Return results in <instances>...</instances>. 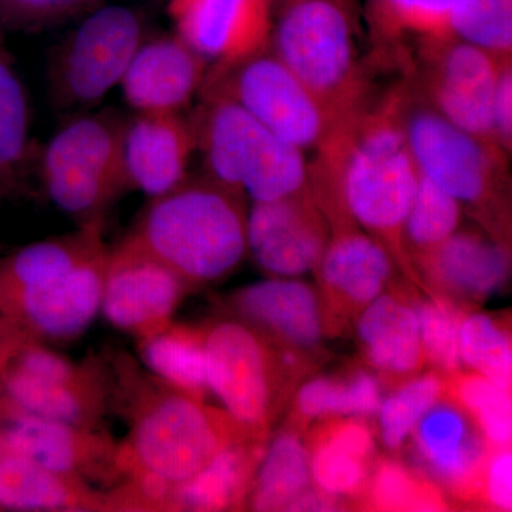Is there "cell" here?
<instances>
[{
  "mask_svg": "<svg viewBox=\"0 0 512 512\" xmlns=\"http://www.w3.org/2000/svg\"><path fill=\"white\" fill-rule=\"evenodd\" d=\"M414 312L419 322L424 357L444 372H456L461 363L458 350L461 313L443 301L420 303Z\"/></svg>",
  "mask_w": 512,
  "mask_h": 512,
  "instance_id": "cell-38",
  "label": "cell"
},
{
  "mask_svg": "<svg viewBox=\"0 0 512 512\" xmlns=\"http://www.w3.org/2000/svg\"><path fill=\"white\" fill-rule=\"evenodd\" d=\"M420 258L439 288L471 301L497 291L508 275L505 249L471 232H454Z\"/></svg>",
  "mask_w": 512,
  "mask_h": 512,
  "instance_id": "cell-24",
  "label": "cell"
},
{
  "mask_svg": "<svg viewBox=\"0 0 512 512\" xmlns=\"http://www.w3.org/2000/svg\"><path fill=\"white\" fill-rule=\"evenodd\" d=\"M0 393L23 412L89 430L101 429L111 406L109 372L99 359L64 379H36L8 366Z\"/></svg>",
  "mask_w": 512,
  "mask_h": 512,
  "instance_id": "cell-19",
  "label": "cell"
},
{
  "mask_svg": "<svg viewBox=\"0 0 512 512\" xmlns=\"http://www.w3.org/2000/svg\"><path fill=\"white\" fill-rule=\"evenodd\" d=\"M370 363L392 375H410L423 363L416 312L392 295H379L357 323Z\"/></svg>",
  "mask_w": 512,
  "mask_h": 512,
  "instance_id": "cell-27",
  "label": "cell"
},
{
  "mask_svg": "<svg viewBox=\"0 0 512 512\" xmlns=\"http://www.w3.org/2000/svg\"><path fill=\"white\" fill-rule=\"evenodd\" d=\"M168 15L175 35L212 67L235 66L271 45V0H170Z\"/></svg>",
  "mask_w": 512,
  "mask_h": 512,
  "instance_id": "cell-14",
  "label": "cell"
},
{
  "mask_svg": "<svg viewBox=\"0 0 512 512\" xmlns=\"http://www.w3.org/2000/svg\"><path fill=\"white\" fill-rule=\"evenodd\" d=\"M104 218L84 222L79 231L33 242L0 261V302L26 291L46 288L106 248Z\"/></svg>",
  "mask_w": 512,
  "mask_h": 512,
  "instance_id": "cell-23",
  "label": "cell"
},
{
  "mask_svg": "<svg viewBox=\"0 0 512 512\" xmlns=\"http://www.w3.org/2000/svg\"><path fill=\"white\" fill-rule=\"evenodd\" d=\"M194 127L210 177L254 202L278 200L308 188L301 148L262 126L235 101L204 94Z\"/></svg>",
  "mask_w": 512,
  "mask_h": 512,
  "instance_id": "cell-4",
  "label": "cell"
},
{
  "mask_svg": "<svg viewBox=\"0 0 512 512\" xmlns=\"http://www.w3.org/2000/svg\"><path fill=\"white\" fill-rule=\"evenodd\" d=\"M427 49L433 60L427 93L434 110L461 130L497 144L493 99L501 57L450 40Z\"/></svg>",
  "mask_w": 512,
  "mask_h": 512,
  "instance_id": "cell-16",
  "label": "cell"
},
{
  "mask_svg": "<svg viewBox=\"0 0 512 512\" xmlns=\"http://www.w3.org/2000/svg\"><path fill=\"white\" fill-rule=\"evenodd\" d=\"M443 382L437 375L413 380L380 404L383 443L399 448L412 434L424 413L443 396Z\"/></svg>",
  "mask_w": 512,
  "mask_h": 512,
  "instance_id": "cell-37",
  "label": "cell"
},
{
  "mask_svg": "<svg viewBox=\"0 0 512 512\" xmlns=\"http://www.w3.org/2000/svg\"><path fill=\"white\" fill-rule=\"evenodd\" d=\"M191 286L124 239L110 248L100 311L114 328L148 338L167 328Z\"/></svg>",
  "mask_w": 512,
  "mask_h": 512,
  "instance_id": "cell-11",
  "label": "cell"
},
{
  "mask_svg": "<svg viewBox=\"0 0 512 512\" xmlns=\"http://www.w3.org/2000/svg\"><path fill=\"white\" fill-rule=\"evenodd\" d=\"M99 0H0V28L40 30L59 25Z\"/></svg>",
  "mask_w": 512,
  "mask_h": 512,
  "instance_id": "cell-40",
  "label": "cell"
},
{
  "mask_svg": "<svg viewBox=\"0 0 512 512\" xmlns=\"http://www.w3.org/2000/svg\"><path fill=\"white\" fill-rule=\"evenodd\" d=\"M326 245L318 266L332 298L348 308L365 309L382 295L392 274V256L369 234L342 225Z\"/></svg>",
  "mask_w": 512,
  "mask_h": 512,
  "instance_id": "cell-22",
  "label": "cell"
},
{
  "mask_svg": "<svg viewBox=\"0 0 512 512\" xmlns=\"http://www.w3.org/2000/svg\"><path fill=\"white\" fill-rule=\"evenodd\" d=\"M373 501L383 510H437L439 503L429 491L417 485L416 480L399 464L386 463L377 474L373 485Z\"/></svg>",
  "mask_w": 512,
  "mask_h": 512,
  "instance_id": "cell-41",
  "label": "cell"
},
{
  "mask_svg": "<svg viewBox=\"0 0 512 512\" xmlns=\"http://www.w3.org/2000/svg\"><path fill=\"white\" fill-rule=\"evenodd\" d=\"M232 305L251 325L271 330L296 346L311 348L322 338L318 301L308 285L271 279L242 289Z\"/></svg>",
  "mask_w": 512,
  "mask_h": 512,
  "instance_id": "cell-25",
  "label": "cell"
},
{
  "mask_svg": "<svg viewBox=\"0 0 512 512\" xmlns=\"http://www.w3.org/2000/svg\"><path fill=\"white\" fill-rule=\"evenodd\" d=\"M375 451L373 437L365 424L343 421L325 430L315 441L309 468L323 493H356L367 477V464Z\"/></svg>",
  "mask_w": 512,
  "mask_h": 512,
  "instance_id": "cell-30",
  "label": "cell"
},
{
  "mask_svg": "<svg viewBox=\"0 0 512 512\" xmlns=\"http://www.w3.org/2000/svg\"><path fill=\"white\" fill-rule=\"evenodd\" d=\"M404 110V94L394 93L375 109L363 103L340 117L309 168L313 195L328 208L336 205L339 217L348 215L399 259L406 256L404 222L420 177Z\"/></svg>",
  "mask_w": 512,
  "mask_h": 512,
  "instance_id": "cell-2",
  "label": "cell"
},
{
  "mask_svg": "<svg viewBox=\"0 0 512 512\" xmlns=\"http://www.w3.org/2000/svg\"><path fill=\"white\" fill-rule=\"evenodd\" d=\"M458 402L476 420L485 439L497 447H507L512 436L510 390L480 375L460 377Z\"/></svg>",
  "mask_w": 512,
  "mask_h": 512,
  "instance_id": "cell-36",
  "label": "cell"
},
{
  "mask_svg": "<svg viewBox=\"0 0 512 512\" xmlns=\"http://www.w3.org/2000/svg\"><path fill=\"white\" fill-rule=\"evenodd\" d=\"M271 42L275 57L339 120L362 106L365 84L348 16L329 0H296Z\"/></svg>",
  "mask_w": 512,
  "mask_h": 512,
  "instance_id": "cell-6",
  "label": "cell"
},
{
  "mask_svg": "<svg viewBox=\"0 0 512 512\" xmlns=\"http://www.w3.org/2000/svg\"><path fill=\"white\" fill-rule=\"evenodd\" d=\"M0 507L18 511H117L113 491L56 473L29 458L0 457Z\"/></svg>",
  "mask_w": 512,
  "mask_h": 512,
  "instance_id": "cell-21",
  "label": "cell"
},
{
  "mask_svg": "<svg viewBox=\"0 0 512 512\" xmlns=\"http://www.w3.org/2000/svg\"><path fill=\"white\" fill-rule=\"evenodd\" d=\"M458 350L461 362L476 370L477 375L510 390L511 342L494 319L485 315H471L461 320Z\"/></svg>",
  "mask_w": 512,
  "mask_h": 512,
  "instance_id": "cell-34",
  "label": "cell"
},
{
  "mask_svg": "<svg viewBox=\"0 0 512 512\" xmlns=\"http://www.w3.org/2000/svg\"><path fill=\"white\" fill-rule=\"evenodd\" d=\"M477 426L461 404L439 399L412 431L421 466L460 493H473L487 468V441Z\"/></svg>",
  "mask_w": 512,
  "mask_h": 512,
  "instance_id": "cell-18",
  "label": "cell"
},
{
  "mask_svg": "<svg viewBox=\"0 0 512 512\" xmlns=\"http://www.w3.org/2000/svg\"><path fill=\"white\" fill-rule=\"evenodd\" d=\"M195 148L194 127L180 113H138L124 131L128 188L150 198L173 190L187 178Z\"/></svg>",
  "mask_w": 512,
  "mask_h": 512,
  "instance_id": "cell-20",
  "label": "cell"
},
{
  "mask_svg": "<svg viewBox=\"0 0 512 512\" xmlns=\"http://www.w3.org/2000/svg\"><path fill=\"white\" fill-rule=\"evenodd\" d=\"M494 136L504 151L511 150L512 138V69L511 56L501 57L493 99Z\"/></svg>",
  "mask_w": 512,
  "mask_h": 512,
  "instance_id": "cell-42",
  "label": "cell"
},
{
  "mask_svg": "<svg viewBox=\"0 0 512 512\" xmlns=\"http://www.w3.org/2000/svg\"><path fill=\"white\" fill-rule=\"evenodd\" d=\"M109 370L110 404L130 421L119 443L117 485L123 511H167L174 488L190 480L237 441L258 439L231 414L205 406L130 357Z\"/></svg>",
  "mask_w": 512,
  "mask_h": 512,
  "instance_id": "cell-1",
  "label": "cell"
},
{
  "mask_svg": "<svg viewBox=\"0 0 512 512\" xmlns=\"http://www.w3.org/2000/svg\"><path fill=\"white\" fill-rule=\"evenodd\" d=\"M247 242L256 264L269 274L291 278L316 268L329 241L313 191L254 202Z\"/></svg>",
  "mask_w": 512,
  "mask_h": 512,
  "instance_id": "cell-15",
  "label": "cell"
},
{
  "mask_svg": "<svg viewBox=\"0 0 512 512\" xmlns=\"http://www.w3.org/2000/svg\"><path fill=\"white\" fill-rule=\"evenodd\" d=\"M124 131L126 121L116 114L80 113L40 154L39 175L47 197L80 225L104 218L111 202L128 188Z\"/></svg>",
  "mask_w": 512,
  "mask_h": 512,
  "instance_id": "cell-5",
  "label": "cell"
},
{
  "mask_svg": "<svg viewBox=\"0 0 512 512\" xmlns=\"http://www.w3.org/2000/svg\"><path fill=\"white\" fill-rule=\"evenodd\" d=\"M6 453H9V451L5 446V441H3L2 434H0V457L5 456Z\"/></svg>",
  "mask_w": 512,
  "mask_h": 512,
  "instance_id": "cell-45",
  "label": "cell"
},
{
  "mask_svg": "<svg viewBox=\"0 0 512 512\" xmlns=\"http://www.w3.org/2000/svg\"><path fill=\"white\" fill-rule=\"evenodd\" d=\"M109 254L100 249L52 285L0 302V315L37 342L79 338L100 312Z\"/></svg>",
  "mask_w": 512,
  "mask_h": 512,
  "instance_id": "cell-13",
  "label": "cell"
},
{
  "mask_svg": "<svg viewBox=\"0 0 512 512\" xmlns=\"http://www.w3.org/2000/svg\"><path fill=\"white\" fill-rule=\"evenodd\" d=\"M0 434L9 453L29 458L40 466L107 485L121 483L119 443L101 430L83 429L42 419L18 409L0 396Z\"/></svg>",
  "mask_w": 512,
  "mask_h": 512,
  "instance_id": "cell-10",
  "label": "cell"
},
{
  "mask_svg": "<svg viewBox=\"0 0 512 512\" xmlns=\"http://www.w3.org/2000/svg\"><path fill=\"white\" fill-rule=\"evenodd\" d=\"M487 497L494 507L510 511L512 507V457L504 450L488 461L485 468Z\"/></svg>",
  "mask_w": 512,
  "mask_h": 512,
  "instance_id": "cell-43",
  "label": "cell"
},
{
  "mask_svg": "<svg viewBox=\"0 0 512 512\" xmlns=\"http://www.w3.org/2000/svg\"><path fill=\"white\" fill-rule=\"evenodd\" d=\"M461 207L439 185L420 174L412 208L404 222V244L426 254L457 231Z\"/></svg>",
  "mask_w": 512,
  "mask_h": 512,
  "instance_id": "cell-32",
  "label": "cell"
},
{
  "mask_svg": "<svg viewBox=\"0 0 512 512\" xmlns=\"http://www.w3.org/2000/svg\"><path fill=\"white\" fill-rule=\"evenodd\" d=\"M204 94L227 97L293 146L318 147L336 120L275 56L259 55L231 67H212Z\"/></svg>",
  "mask_w": 512,
  "mask_h": 512,
  "instance_id": "cell-8",
  "label": "cell"
},
{
  "mask_svg": "<svg viewBox=\"0 0 512 512\" xmlns=\"http://www.w3.org/2000/svg\"><path fill=\"white\" fill-rule=\"evenodd\" d=\"M32 161L28 96L0 28V198L23 191Z\"/></svg>",
  "mask_w": 512,
  "mask_h": 512,
  "instance_id": "cell-28",
  "label": "cell"
},
{
  "mask_svg": "<svg viewBox=\"0 0 512 512\" xmlns=\"http://www.w3.org/2000/svg\"><path fill=\"white\" fill-rule=\"evenodd\" d=\"M450 30L494 56H511L512 0H457Z\"/></svg>",
  "mask_w": 512,
  "mask_h": 512,
  "instance_id": "cell-35",
  "label": "cell"
},
{
  "mask_svg": "<svg viewBox=\"0 0 512 512\" xmlns=\"http://www.w3.org/2000/svg\"><path fill=\"white\" fill-rule=\"evenodd\" d=\"M252 480L251 507L255 511L286 510L309 481V458L301 440L282 434L268 448Z\"/></svg>",
  "mask_w": 512,
  "mask_h": 512,
  "instance_id": "cell-31",
  "label": "cell"
},
{
  "mask_svg": "<svg viewBox=\"0 0 512 512\" xmlns=\"http://www.w3.org/2000/svg\"><path fill=\"white\" fill-rule=\"evenodd\" d=\"M191 288L231 274L248 251L239 194L214 178L188 180L151 198L123 238Z\"/></svg>",
  "mask_w": 512,
  "mask_h": 512,
  "instance_id": "cell-3",
  "label": "cell"
},
{
  "mask_svg": "<svg viewBox=\"0 0 512 512\" xmlns=\"http://www.w3.org/2000/svg\"><path fill=\"white\" fill-rule=\"evenodd\" d=\"M404 130L421 175L460 204H484L493 197L507 151L454 126L434 109L404 110Z\"/></svg>",
  "mask_w": 512,
  "mask_h": 512,
  "instance_id": "cell-9",
  "label": "cell"
},
{
  "mask_svg": "<svg viewBox=\"0 0 512 512\" xmlns=\"http://www.w3.org/2000/svg\"><path fill=\"white\" fill-rule=\"evenodd\" d=\"M12 329H16L15 326H13L12 323L9 322V320H6L5 318H3L2 315H0V335L9 332V330Z\"/></svg>",
  "mask_w": 512,
  "mask_h": 512,
  "instance_id": "cell-44",
  "label": "cell"
},
{
  "mask_svg": "<svg viewBox=\"0 0 512 512\" xmlns=\"http://www.w3.org/2000/svg\"><path fill=\"white\" fill-rule=\"evenodd\" d=\"M258 439L229 444L207 467L174 488L167 511H222L239 507L262 458Z\"/></svg>",
  "mask_w": 512,
  "mask_h": 512,
  "instance_id": "cell-26",
  "label": "cell"
},
{
  "mask_svg": "<svg viewBox=\"0 0 512 512\" xmlns=\"http://www.w3.org/2000/svg\"><path fill=\"white\" fill-rule=\"evenodd\" d=\"M144 42L136 12L99 6L64 39L50 66V94L60 110L86 113L121 83Z\"/></svg>",
  "mask_w": 512,
  "mask_h": 512,
  "instance_id": "cell-7",
  "label": "cell"
},
{
  "mask_svg": "<svg viewBox=\"0 0 512 512\" xmlns=\"http://www.w3.org/2000/svg\"><path fill=\"white\" fill-rule=\"evenodd\" d=\"M208 383L232 419L261 434L271 404V360L252 326L235 320L204 329Z\"/></svg>",
  "mask_w": 512,
  "mask_h": 512,
  "instance_id": "cell-12",
  "label": "cell"
},
{
  "mask_svg": "<svg viewBox=\"0 0 512 512\" xmlns=\"http://www.w3.org/2000/svg\"><path fill=\"white\" fill-rule=\"evenodd\" d=\"M210 64L178 35L144 40L121 79L137 113H180L207 79Z\"/></svg>",
  "mask_w": 512,
  "mask_h": 512,
  "instance_id": "cell-17",
  "label": "cell"
},
{
  "mask_svg": "<svg viewBox=\"0 0 512 512\" xmlns=\"http://www.w3.org/2000/svg\"><path fill=\"white\" fill-rule=\"evenodd\" d=\"M382 393L379 383L367 373H356L349 382L316 379L302 387L298 409L305 417L370 416L379 412Z\"/></svg>",
  "mask_w": 512,
  "mask_h": 512,
  "instance_id": "cell-33",
  "label": "cell"
},
{
  "mask_svg": "<svg viewBox=\"0 0 512 512\" xmlns=\"http://www.w3.org/2000/svg\"><path fill=\"white\" fill-rule=\"evenodd\" d=\"M137 340L141 360L153 375L198 400L211 393L204 329L171 322L156 335Z\"/></svg>",
  "mask_w": 512,
  "mask_h": 512,
  "instance_id": "cell-29",
  "label": "cell"
},
{
  "mask_svg": "<svg viewBox=\"0 0 512 512\" xmlns=\"http://www.w3.org/2000/svg\"><path fill=\"white\" fill-rule=\"evenodd\" d=\"M457 0H382L390 30L424 37L427 46L451 39L450 18Z\"/></svg>",
  "mask_w": 512,
  "mask_h": 512,
  "instance_id": "cell-39",
  "label": "cell"
}]
</instances>
